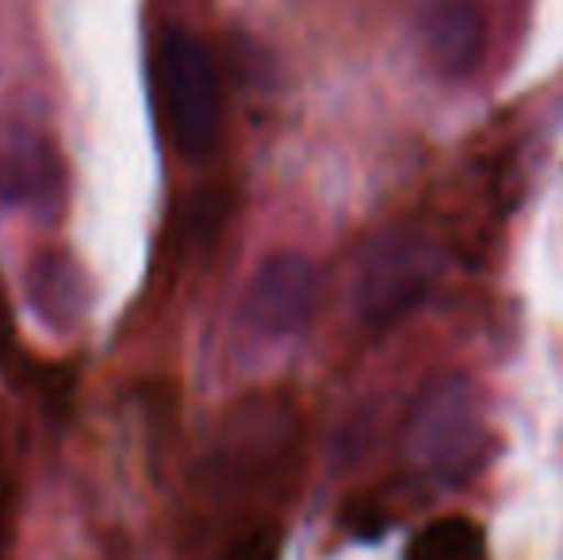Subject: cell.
<instances>
[{"label":"cell","instance_id":"cell-1","mask_svg":"<svg viewBox=\"0 0 563 560\" xmlns=\"http://www.w3.org/2000/svg\"><path fill=\"white\" fill-rule=\"evenodd\" d=\"M154 97L165 135L180 154H208L223 131V89L211 51L188 31H165L154 46Z\"/></svg>","mask_w":563,"mask_h":560},{"label":"cell","instance_id":"cell-2","mask_svg":"<svg viewBox=\"0 0 563 560\" xmlns=\"http://www.w3.org/2000/svg\"><path fill=\"white\" fill-rule=\"evenodd\" d=\"M438 277V250L415 231H387L356 270V311L368 327H391L422 304Z\"/></svg>","mask_w":563,"mask_h":560},{"label":"cell","instance_id":"cell-3","mask_svg":"<svg viewBox=\"0 0 563 560\" xmlns=\"http://www.w3.org/2000/svg\"><path fill=\"white\" fill-rule=\"evenodd\" d=\"M483 446L479 399L464 381H441L422 392L410 411L407 453L422 472L452 476L475 464Z\"/></svg>","mask_w":563,"mask_h":560},{"label":"cell","instance_id":"cell-4","mask_svg":"<svg viewBox=\"0 0 563 560\" xmlns=\"http://www.w3.org/2000/svg\"><path fill=\"white\" fill-rule=\"evenodd\" d=\"M319 296V273L303 254H273L250 281L245 292V322L257 334L288 338L307 327Z\"/></svg>","mask_w":563,"mask_h":560},{"label":"cell","instance_id":"cell-5","mask_svg":"<svg viewBox=\"0 0 563 560\" xmlns=\"http://www.w3.org/2000/svg\"><path fill=\"white\" fill-rule=\"evenodd\" d=\"M415 39L441 77H467L487 54L483 0H415Z\"/></svg>","mask_w":563,"mask_h":560},{"label":"cell","instance_id":"cell-6","mask_svg":"<svg viewBox=\"0 0 563 560\" xmlns=\"http://www.w3.org/2000/svg\"><path fill=\"white\" fill-rule=\"evenodd\" d=\"M58 185H62V165L51 142L31 135V131H8V135H0V200L35 204L58 193Z\"/></svg>","mask_w":563,"mask_h":560},{"label":"cell","instance_id":"cell-7","mask_svg":"<svg viewBox=\"0 0 563 560\" xmlns=\"http://www.w3.org/2000/svg\"><path fill=\"white\" fill-rule=\"evenodd\" d=\"M410 560H483V534L472 518H433L410 546Z\"/></svg>","mask_w":563,"mask_h":560},{"label":"cell","instance_id":"cell-8","mask_svg":"<svg viewBox=\"0 0 563 560\" xmlns=\"http://www.w3.org/2000/svg\"><path fill=\"white\" fill-rule=\"evenodd\" d=\"M62 284H69V265L38 262L35 270H31V299H35L46 315H58V319H62V315H74L77 311V296H81L77 288L62 292Z\"/></svg>","mask_w":563,"mask_h":560},{"label":"cell","instance_id":"cell-9","mask_svg":"<svg viewBox=\"0 0 563 560\" xmlns=\"http://www.w3.org/2000/svg\"><path fill=\"white\" fill-rule=\"evenodd\" d=\"M230 560H276V534L273 530H257L234 549Z\"/></svg>","mask_w":563,"mask_h":560}]
</instances>
